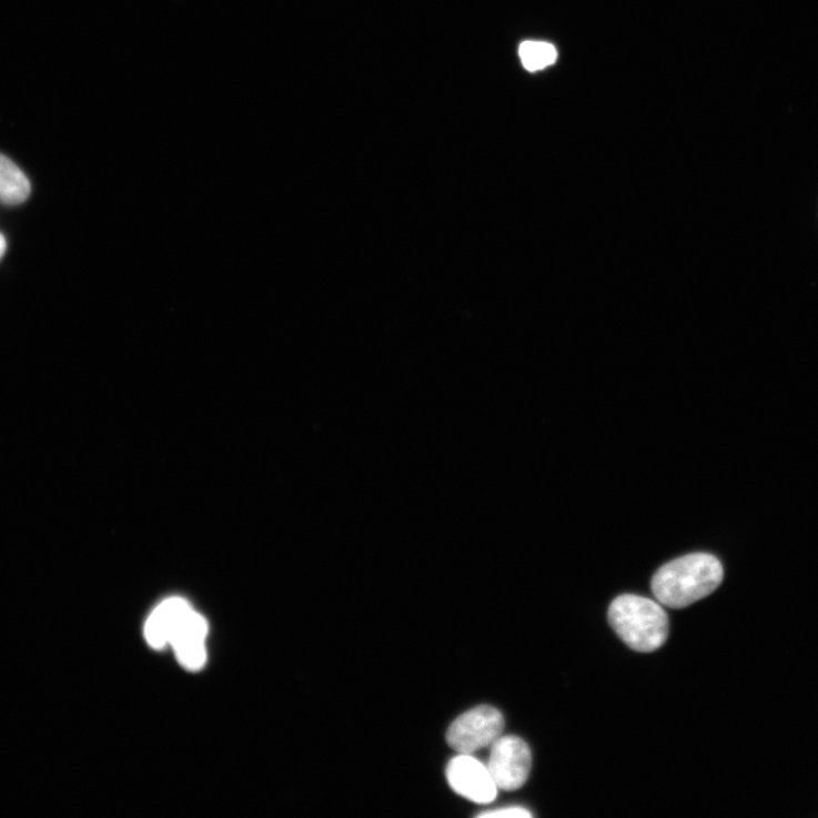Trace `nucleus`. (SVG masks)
Segmentation results:
<instances>
[{
	"mask_svg": "<svg viewBox=\"0 0 818 818\" xmlns=\"http://www.w3.org/2000/svg\"><path fill=\"white\" fill-rule=\"evenodd\" d=\"M505 728L503 714L492 706H478L456 718L447 733L448 745L458 754L472 755L492 746Z\"/></svg>",
	"mask_w": 818,
	"mask_h": 818,
	"instance_id": "7ed1b4c3",
	"label": "nucleus"
},
{
	"mask_svg": "<svg viewBox=\"0 0 818 818\" xmlns=\"http://www.w3.org/2000/svg\"><path fill=\"white\" fill-rule=\"evenodd\" d=\"M488 768L501 790L515 791L523 787L531 776L532 750L518 737L498 738L492 746Z\"/></svg>",
	"mask_w": 818,
	"mask_h": 818,
	"instance_id": "20e7f679",
	"label": "nucleus"
},
{
	"mask_svg": "<svg viewBox=\"0 0 818 818\" xmlns=\"http://www.w3.org/2000/svg\"><path fill=\"white\" fill-rule=\"evenodd\" d=\"M608 619L617 636L632 649L652 653L667 640L669 620L656 602L637 596L622 595L613 600Z\"/></svg>",
	"mask_w": 818,
	"mask_h": 818,
	"instance_id": "f03ea898",
	"label": "nucleus"
},
{
	"mask_svg": "<svg viewBox=\"0 0 818 818\" xmlns=\"http://www.w3.org/2000/svg\"><path fill=\"white\" fill-rule=\"evenodd\" d=\"M7 250V242L2 234H0V259L3 257Z\"/></svg>",
	"mask_w": 818,
	"mask_h": 818,
	"instance_id": "9b49d317",
	"label": "nucleus"
},
{
	"mask_svg": "<svg viewBox=\"0 0 818 818\" xmlns=\"http://www.w3.org/2000/svg\"><path fill=\"white\" fill-rule=\"evenodd\" d=\"M452 789L476 804H491L497 798L498 787L484 763L467 754H460L447 766Z\"/></svg>",
	"mask_w": 818,
	"mask_h": 818,
	"instance_id": "39448f33",
	"label": "nucleus"
},
{
	"mask_svg": "<svg viewBox=\"0 0 818 818\" xmlns=\"http://www.w3.org/2000/svg\"><path fill=\"white\" fill-rule=\"evenodd\" d=\"M191 609V605L180 597L162 602L144 625V638L149 645L155 649L168 647L178 625Z\"/></svg>",
	"mask_w": 818,
	"mask_h": 818,
	"instance_id": "0eeeda50",
	"label": "nucleus"
},
{
	"mask_svg": "<svg viewBox=\"0 0 818 818\" xmlns=\"http://www.w3.org/2000/svg\"><path fill=\"white\" fill-rule=\"evenodd\" d=\"M209 623L200 613L191 609L173 633L170 645L179 663L189 670H200L208 658L205 640Z\"/></svg>",
	"mask_w": 818,
	"mask_h": 818,
	"instance_id": "423d86ee",
	"label": "nucleus"
},
{
	"mask_svg": "<svg viewBox=\"0 0 818 818\" xmlns=\"http://www.w3.org/2000/svg\"><path fill=\"white\" fill-rule=\"evenodd\" d=\"M521 61L527 71H539L557 60L556 48L543 41H525L519 46Z\"/></svg>",
	"mask_w": 818,
	"mask_h": 818,
	"instance_id": "1a4fd4ad",
	"label": "nucleus"
},
{
	"mask_svg": "<svg viewBox=\"0 0 818 818\" xmlns=\"http://www.w3.org/2000/svg\"><path fill=\"white\" fill-rule=\"evenodd\" d=\"M479 817H515V818H531L533 817V814L528 811L525 808L522 807H508L503 809H496V810H489L485 812H481L478 815Z\"/></svg>",
	"mask_w": 818,
	"mask_h": 818,
	"instance_id": "9d476101",
	"label": "nucleus"
},
{
	"mask_svg": "<svg viewBox=\"0 0 818 818\" xmlns=\"http://www.w3.org/2000/svg\"><path fill=\"white\" fill-rule=\"evenodd\" d=\"M31 192V185L20 168L3 154H0V202L17 206L24 203Z\"/></svg>",
	"mask_w": 818,
	"mask_h": 818,
	"instance_id": "6e6552de",
	"label": "nucleus"
},
{
	"mask_svg": "<svg viewBox=\"0 0 818 818\" xmlns=\"http://www.w3.org/2000/svg\"><path fill=\"white\" fill-rule=\"evenodd\" d=\"M720 562L709 554H691L663 565L653 576L656 599L670 608H685L713 594L724 582Z\"/></svg>",
	"mask_w": 818,
	"mask_h": 818,
	"instance_id": "f257e3e1",
	"label": "nucleus"
}]
</instances>
